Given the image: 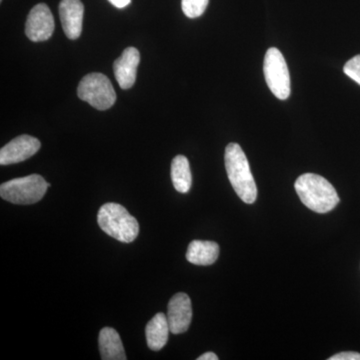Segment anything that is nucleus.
I'll return each mask as SVG.
<instances>
[{
    "mask_svg": "<svg viewBox=\"0 0 360 360\" xmlns=\"http://www.w3.org/2000/svg\"><path fill=\"white\" fill-rule=\"evenodd\" d=\"M54 32V18L51 9L44 4L33 7L27 16L25 34L33 42L49 39Z\"/></svg>",
    "mask_w": 360,
    "mask_h": 360,
    "instance_id": "nucleus-7",
    "label": "nucleus"
},
{
    "mask_svg": "<svg viewBox=\"0 0 360 360\" xmlns=\"http://www.w3.org/2000/svg\"><path fill=\"white\" fill-rule=\"evenodd\" d=\"M225 168L234 191L243 202L251 205L257 198V187L251 174L250 162L238 143H229L225 148Z\"/></svg>",
    "mask_w": 360,
    "mask_h": 360,
    "instance_id": "nucleus-2",
    "label": "nucleus"
},
{
    "mask_svg": "<svg viewBox=\"0 0 360 360\" xmlns=\"http://www.w3.org/2000/svg\"><path fill=\"white\" fill-rule=\"evenodd\" d=\"M328 360H360V354L354 352H340L329 357Z\"/></svg>",
    "mask_w": 360,
    "mask_h": 360,
    "instance_id": "nucleus-18",
    "label": "nucleus"
},
{
    "mask_svg": "<svg viewBox=\"0 0 360 360\" xmlns=\"http://www.w3.org/2000/svg\"><path fill=\"white\" fill-rule=\"evenodd\" d=\"M78 97L98 110L110 108L116 101L115 90L103 73H89L82 78L77 89Z\"/></svg>",
    "mask_w": 360,
    "mask_h": 360,
    "instance_id": "nucleus-5",
    "label": "nucleus"
},
{
    "mask_svg": "<svg viewBox=\"0 0 360 360\" xmlns=\"http://www.w3.org/2000/svg\"><path fill=\"white\" fill-rule=\"evenodd\" d=\"M141 63V54L135 47H127L122 56L115 61L113 70L120 89H129L136 80L137 68Z\"/></svg>",
    "mask_w": 360,
    "mask_h": 360,
    "instance_id": "nucleus-11",
    "label": "nucleus"
},
{
    "mask_svg": "<svg viewBox=\"0 0 360 360\" xmlns=\"http://www.w3.org/2000/svg\"><path fill=\"white\" fill-rule=\"evenodd\" d=\"M84 6L80 0H61L59 16L63 32L70 39H77L82 32Z\"/></svg>",
    "mask_w": 360,
    "mask_h": 360,
    "instance_id": "nucleus-10",
    "label": "nucleus"
},
{
    "mask_svg": "<svg viewBox=\"0 0 360 360\" xmlns=\"http://www.w3.org/2000/svg\"><path fill=\"white\" fill-rule=\"evenodd\" d=\"M264 72L272 94L281 101L288 99L291 91L290 71L283 53L276 47H271L265 54Z\"/></svg>",
    "mask_w": 360,
    "mask_h": 360,
    "instance_id": "nucleus-6",
    "label": "nucleus"
},
{
    "mask_svg": "<svg viewBox=\"0 0 360 360\" xmlns=\"http://www.w3.org/2000/svg\"><path fill=\"white\" fill-rule=\"evenodd\" d=\"M99 350L103 360H125L122 338L115 329L104 328L99 333Z\"/></svg>",
    "mask_w": 360,
    "mask_h": 360,
    "instance_id": "nucleus-13",
    "label": "nucleus"
},
{
    "mask_svg": "<svg viewBox=\"0 0 360 360\" xmlns=\"http://www.w3.org/2000/svg\"><path fill=\"white\" fill-rule=\"evenodd\" d=\"M210 0H181L182 11L187 18H196L202 15Z\"/></svg>",
    "mask_w": 360,
    "mask_h": 360,
    "instance_id": "nucleus-16",
    "label": "nucleus"
},
{
    "mask_svg": "<svg viewBox=\"0 0 360 360\" xmlns=\"http://www.w3.org/2000/svg\"><path fill=\"white\" fill-rule=\"evenodd\" d=\"M99 227L108 236L123 243H130L139 236V224L127 208L118 203H105L97 214Z\"/></svg>",
    "mask_w": 360,
    "mask_h": 360,
    "instance_id": "nucleus-3",
    "label": "nucleus"
},
{
    "mask_svg": "<svg viewBox=\"0 0 360 360\" xmlns=\"http://www.w3.org/2000/svg\"><path fill=\"white\" fill-rule=\"evenodd\" d=\"M295 187L300 200L312 212H329L340 203V196L335 187L321 175H300L296 179Z\"/></svg>",
    "mask_w": 360,
    "mask_h": 360,
    "instance_id": "nucleus-1",
    "label": "nucleus"
},
{
    "mask_svg": "<svg viewBox=\"0 0 360 360\" xmlns=\"http://www.w3.org/2000/svg\"><path fill=\"white\" fill-rule=\"evenodd\" d=\"M0 1H2V0H0Z\"/></svg>",
    "mask_w": 360,
    "mask_h": 360,
    "instance_id": "nucleus-21",
    "label": "nucleus"
},
{
    "mask_svg": "<svg viewBox=\"0 0 360 360\" xmlns=\"http://www.w3.org/2000/svg\"><path fill=\"white\" fill-rule=\"evenodd\" d=\"M49 186L41 175L32 174L2 184L0 196L13 205H34L44 198Z\"/></svg>",
    "mask_w": 360,
    "mask_h": 360,
    "instance_id": "nucleus-4",
    "label": "nucleus"
},
{
    "mask_svg": "<svg viewBox=\"0 0 360 360\" xmlns=\"http://www.w3.org/2000/svg\"><path fill=\"white\" fill-rule=\"evenodd\" d=\"M167 316L170 333L180 335L188 330L193 319V307L189 296L184 292L176 293L168 303Z\"/></svg>",
    "mask_w": 360,
    "mask_h": 360,
    "instance_id": "nucleus-9",
    "label": "nucleus"
},
{
    "mask_svg": "<svg viewBox=\"0 0 360 360\" xmlns=\"http://www.w3.org/2000/svg\"><path fill=\"white\" fill-rule=\"evenodd\" d=\"M345 75L360 85V54L348 60L343 68Z\"/></svg>",
    "mask_w": 360,
    "mask_h": 360,
    "instance_id": "nucleus-17",
    "label": "nucleus"
},
{
    "mask_svg": "<svg viewBox=\"0 0 360 360\" xmlns=\"http://www.w3.org/2000/svg\"><path fill=\"white\" fill-rule=\"evenodd\" d=\"M170 328L167 316L158 314L151 319L146 328V342L153 352H158L167 343Z\"/></svg>",
    "mask_w": 360,
    "mask_h": 360,
    "instance_id": "nucleus-14",
    "label": "nucleus"
},
{
    "mask_svg": "<svg viewBox=\"0 0 360 360\" xmlns=\"http://www.w3.org/2000/svg\"><path fill=\"white\" fill-rule=\"evenodd\" d=\"M198 360H217L219 357L213 352H206V354L201 355V356L198 357Z\"/></svg>",
    "mask_w": 360,
    "mask_h": 360,
    "instance_id": "nucleus-20",
    "label": "nucleus"
},
{
    "mask_svg": "<svg viewBox=\"0 0 360 360\" xmlns=\"http://www.w3.org/2000/svg\"><path fill=\"white\" fill-rule=\"evenodd\" d=\"M219 255V245L207 240H193L188 245L186 259L191 264L207 266L217 262Z\"/></svg>",
    "mask_w": 360,
    "mask_h": 360,
    "instance_id": "nucleus-12",
    "label": "nucleus"
},
{
    "mask_svg": "<svg viewBox=\"0 0 360 360\" xmlns=\"http://www.w3.org/2000/svg\"><path fill=\"white\" fill-rule=\"evenodd\" d=\"M40 141L30 135H20L0 149V165H9L22 162L39 150Z\"/></svg>",
    "mask_w": 360,
    "mask_h": 360,
    "instance_id": "nucleus-8",
    "label": "nucleus"
},
{
    "mask_svg": "<svg viewBox=\"0 0 360 360\" xmlns=\"http://www.w3.org/2000/svg\"><path fill=\"white\" fill-rule=\"evenodd\" d=\"M172 179L174 188L180 193H187L191 191V177L189 161L184 155L175 156L172 162Z\"/></svg>",
    "mask_w": 360,
    "mask_h": 360,
    "instance_id": "nucleus-15",
    "label": "nucleus"
},
{
    "mask_svg": "<svg viewBox=\"0 0 360 360\" xmlns=\"http://www.w3.org/2000/svg\"><path fill=\"white\" fill-rule=\"evenodd\" d=\"M112 6L117 7V8H124L129 6L131 0H108Z\"/></svg>",
    "mask_w": 360,
    "mask_h": 360,
    "instance_id": "nucleus-19",
    "label": "nucleus"
}]
</instances>
